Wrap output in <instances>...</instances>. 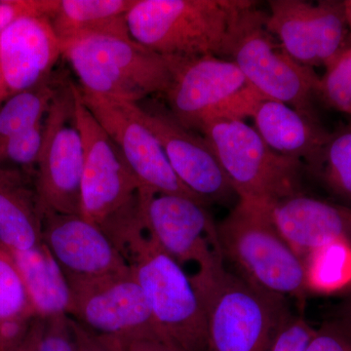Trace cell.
Segmentation results:
<instances>
[{"mask_svg": "<svg viewBox=\"0 0 351 351\" xmlns=\"http://www.w3.org/2000/svg\"><path fill=\"white\" fill-rule=\"evenodd\" d=\"M252 0H136L131 38L168 58L230 57L257 13Z\"/></svg>", "mask_w": 351, "mask_h": 351, "instance_id": "6da1fadb", "label": "cell"}, {"mask_svg": "<svg viewBox=\"0 0 351 351\" xmlns=\"http://www.w3.org/2000/svg\"><path fill=\"white\" fill-rule=\"evenodd\" d=\"M75 123L83 144L82 216L103 230L123 253L143 226L140 184L112 138L83 103L75 84Z\"/></svg>", "mask_w": 351, "mask_h": 351, "instance_id": "7a4b0ae2", "label": "cell"}, {"mask_svg": "<svg viewBox=\"0 0 351 351\" xmlns=\"http://www.w3.org/2000/svg\"><path fill=\"white\" fill-rule=\"evenodd\" d=\"M62 54L90 96L138 104L163 96L172 80L175 58L154 52L131 38L94 34L62 45Z\"/></svg>", "mask_w": 351, "mask_h": 351, "instance_id": "3957f363", "label": "cell"}, {"mask_svg": "<svg viewBox=\"0 0 351 351\" xmlns=\"http://www.w3.org/2000/svg\"><path fill=\"white\" fill-rule=\"evenodd\" d=\"M217 226L225 260L244 280L282 301L302 297L306 265L277 230L269 205L239 199Z\"/></svg>", "mask_w": 351, "mask_h": 351, "instance_id": "277c9868", "label": "cell"}, {"mask_svg": "<svg viewBox=\"0 0 351 351\" xmlns=\"http://www.w3.org/2000/svg\"><path fill=\"white\" fill-rule=\"evenodd\" d=\"M191 279L204 309L208 351H269L288 315L282 300L226 267L197 270Z\"/></svg>", "mask_w": 351, "mask_h": 351, "instance_id": "5b68a950", "label": "cell"}, {"mask_svg": "<svg viewBox=\"0 0 351 351\" xmlns=\"http://www.w3.org/2000/svg\"><path fill=\"white\" fill-rule=\"evenodd\" d=\"M125 257L163 341L179 351H208L204 309L182 265L145 230L129 240Z\"/></svg>", "mask_w": 351, "mask_h": 351, "instance_id": "8992f818", "label": "cell"}, {"mask_svg": "<svg viewBox=\"0 0 351 351\" xmlns=\"http://www.w3.org/2000/svg\"><path fill=\"white\" fill-rule=\"evenodd\" d=\"M199 132L239 199L270 206L301 193L302 162L272 151L243 120H210Z\"/></svg>", "mask_w": 351, "mask_h": 351, "instance_id": "52a82bcc", "label": "cell"}, {"mask_svg": "<svg viewBox=\"0 0 351 351\" xmlns=\"http://www.w3.org/2000/svg\"><path fill=\"white\" fill-rule=\"evenodd\" d=\"M163 97L173 117L191 131L210 120L251 117L265 100L232 60L213 56L175 58Z\"/></svg>", "mask_w": 351, "mask_h": 351, "instance_id": "ba28073f", "label": "cell"}, {"mask_svg": "<svg viewBox=\"0 0 351 351\" xmlns=\"http://www.w3.org/2000/svg\"><path fill=\"white\" fill-rule=\"evenodd\" d=\"M83 144L75 123V83L64 82L45 117L34 184L43 214L82 215Z\"/></svg>", "mask_w": 351, "mask_h": 351, "instance_id": "9c48e42d", "label": "cell"}, {"mask_svg": "<svg viewBox=\"0 0 351 351\" xmlns=\"http://www.w3.org/2000/svg\"><path fill=\"white\" fill-rule=\"evenodd\" d=\"M267 12L258 10L242 32L232 53L249 84L269 100L280 101L307 117L317 119L313 99L320 77L313 68L298 63L267 31Z\"/></svg>", "mask_w": 351, "mask_h": 351, "instance_id": "30bf717a", "label": "cell"}, {"mask_svg": "<svg viewBox=\"0 0 351 351\" xmlns=\"http://www.w3.org/2000/svg\"><path fill=\"white\" fill-rule=\"evenodd\" d=\"M145 232L176 262L195 263L197 270L225 267L218 226L206 204L186 196L140 189Z\"/></svg>", "mask_w": 351, "mask_h": 351, "instance_id": "8fae6325", "label": "cell"}, {"mask_svg": "<svg viewBox=\"0 0 351 351\" xmlns=\"http://www.w3.org/2000/svg\"><path fill=\"white\" fill-rule=\"evenodd\" d=\"M66 278L71 288L69 316L88 331L98 337L158 334L131 267L107 276Z\"/></svg>", "mask_w": 351, "mask_h": 351, "instance_id": "7c38bea8", "label": "cell"}, {"mask_svg": "<svg viewBox=\"0 0 351 351\" xmlns=\"http://www.w3.org/2000/svg\"><path fill=\"white\" fill-rule=\"evenodd\" d=\"M269 7L267 31L304 66L325 68L351 41L345 1L269 0Z\"/></svg>", "mask_w": 351, "mask_h": 351, "instance_id": "4fadbf2b", "label": "cell"}, {"mask_svg": "<svg viewBox=\"0 0 351 351\" xmlns=\"http://www.w3.org/2000/svg\"><path fill=\"white\" fill-rule=\"evenodd\" d=\"M80 94L88 110L119 147L140 189L186 196L206 204L176 176L158 140L143 121L138 104Z\"/></svg>", "mask_w": 351, "mask_h": 351, "instance_id": "5bb4252c", "label": "cell"}, {"mask_svg": "<svg viewBox=\"0 0 351 351\" xmlns=\"http://www.w3.org/2000/svg\"><path fill=\"white\" fill-rule=\"evenodd\" d=\"M138 105L143 121L158 140L176 176L191 193L206 204L228 202L237 195L206 138L184 128L157 101L145 100Z\"/></svg>", "mask_w": 351, "mask_h": 351, "instance_id": "9a60e30c", "label": "cell"}, {"mask_svg": "<svg viewBox=\"0 0 351 351\" xmlns=\"http://www.w3.org/2000/svg\"><path fill=\"white\" fill-rule=\"evenodd\" d=\"M62 45L47 16H25L0 34V105L53 75Z\"/></svg>", "mask_w": 351, "mask_h": 351, "instance_id": "2e32d148", "label": "cell"}, {"mask_svg": "<svg viewBox=\"0 0 351 351\" xmlns=\"http://www.w3.org/2000/svg\"><path fill=\"white\" fill-rule=\"evenodd\" d=\"M43 242L66 277L90 278L130 267L108 235L82 215H44Z\"/></svg>", "mask_w": 351, "mask_h": 351, "instance_id": "e0dca14e", "label": "cell"}, {"mask_svg": "<svg viewBox=\"0 0 351 351\" xmlns=\"http://www.w3.org/2000/svg\"><path fill=\"white\" fill-rule=\"evenodd\" d=\"M269 210L277 230L304 263L313 252L332 242H350L351 208L348 206L301 193L277 201Z\"/></svg>", "mask_w": 351, "mask_h": 351, "instance_id": "ac0fdd59", "label": "cell"}, {"mask_svg": "<svg viewBox=\"0 0 351 351\" xmlns=\"http://www.w3.org/2000/svg\"><path fill=\"white\" fill-rule=\"evenodd\" d=\"M255 130L272 151L306 162L317 173L330 132L317 119L280 101L263 100L252 113Z\"/></svg>", "mask_w": 351, "mask_h": 351, "instance_id": "d6986e66", "label": "cell"}, {"mask_svg": "<svg viewBox=\"0 0 351 351\" xmlns=\"http://www.w3.org/2000/svg\"><path fill=\"white\" fill-rule=\"evenodd\" d=\"M43 219L34 173L0 167V247L25 251L43 244Z\"/></svg>", "mask_w": 351, "mask_h": 351, "instance_id": "ffe728a7", "label": "cell"}, {"mask_svg": "<svg viewBox=\"0 0 351 351\" xmlns=\"http://www.w3.org/2000/svg\"><path fill=\"white\" fill-rule=\"evenodd\" d=\"M136 0H58L49 20L61 45L94 34L131 38L127 16Z\"/></svg>", "mask_w": 351, "mask_h": 351, "instance_id": "44dd1931", "label": "cell"}, {"mask_svg": "<svg viewBox=\"0 0 351 351\" xmlns=\"http://www.w3.org/2000/svg\"><path fill=\"white\" fill-rule=\"evenodd\" d=\"M8 252L17 265L38 318L69 315L68 278L43 242L29 250Z\"/></svg>", "mask_w": 351, "mask_h": 351, "instance_id": "7402d4cb", "label": "cell"}, {"mask_svg": "<svg viewBox=\"0 0 351 351\" xmlns=\"http://www.w3.org/2000/svg\"><path fill=\"white\" fill-rule=\"evenodd\" d=\"M64 80L57 73L40 84L11 96L0 105V145L45 119Z\"/></svg>", "mask_w": 351, "mask_h": 351, "instance_id": "603a6c76", "label": "cell"}, {"mask_svg": "<svg viewBox=\"0 0 351 351\" xmlns=\"http://www.w3.org/2000/svg\"><path fill=\"white\" fill-rule=\"evenodd\" d=\"M307 288L328 293L351 281V243L346 240L313 252L304 261Z\"/></svg>", "mask_w": 351, "mask_h": 351, "instance_id": "cb8c5ba5", "label": "cell"}, {"mask_svg": "<svg viewBox=\"0 0 351 351\" xmlns=\"http://www.w3.org/2000/svg\"><path fill=\"white\" fill-rule=\"evenodd\" d=\"M317 174L351 208V123L330 134Z\"/></svg>", "mask_w": 351, "mask_h": 351, "instance_id": "d4e9b609", "label": "cell"}, {"mask_svg": "<svg viewBox=\"0 0 351 351\" xmlns=\"http://www.w3.org/2000/svg\"><path fill=\"white\" fill-rule=\"evenodd\" d=\"M38 319L29 293L12 256L0 247V324Z\"/></svg>", "mask_w": 351, "mask_h": 351, "instance_id": "484cf974", "label": "cell"}, {"mask_svg": "<svg viewBox=\"0 0 351 351\" xmlns=\"http://www.w3.org/2000/svg\"><path fill=\"white\" fill-rule=\"evenodd\" d=\"M318 98L329 108L351 115V41L339 56L325 66Z\"/></svg>", "mask_w": 351, "mask_h": 351, "instance_id": "4316f807", "label": "cell"}, {"mask_svg": "<svg viewBox=\"0 0 351 351\" xmlns=\"http://www.w3.org/2000/svg\"><path fill=\"white\" fill-rule=\"evenodd\" d=\"M45 131V119L0 145V167L36 173Z\"/></svg>", "mask_w": 351, "mask_h": 351, "instance_id": "83f0119b", "label": "cell"}, {"mask_svg": "<svg viewBox=\"0 0 351 351\" xmlns=\"http://www.w3.org/2000/svg\"><path fill=\"white\" fill-rule=\"evenodd\" d=\"M38 351H78L73 319L69 315L40 319Z\"/></svg>", "mask_w": 351, "mask_h": 351, "instance_id": "f1b7e54d", "label": "cell"}, {"mask_svg": "<svg viewBox=\"0 0 351 351\" xmlns=\"http://www.w3.org/2000/svg\"><path fill=\"white\" fill-rule=\"evenodd\" d=\"M306 351H351V317L324 323L314 332Z\"/></svg>", "mask_w": 351, "mask_h": 351, "instance_id": "f546056e", "label": "cell"}, {"mask_svg": "<svg viewBox=\"0 0 351 351\" xmlns=\"http://www.w3.org/2000/svg\"><path fill=\"white\" fill-rule=\"evenodd\" d=\"M315 332L299 316H286L277 330L269 351H306Z\"/></svg>", "mask_w": 351, "mask_h": 351, "instance_id": "4dcf8cb0", "label": "cell"}, {"mask_svg": "<svg viewBox=\"0 0 351 351\" xmlns=\"http://www.w3.org/2000/svg\"><path fill=\"white\" fill-rule=\"evenodd\" d=\"M98 338L110 351H179L152 332Z\"/></svg>", "mask_w": 351, "mask_h": 351, "instance_id": "1f68e13d", "label": "cell"}, {"mask_svg": "<svg viewBox=\"0 0 351 351\" xmlns=\"http://www.w3.org/2000/svg\"><path fill=\"white\" fill-rule=\"evenodd\" d=\"M57 5L58 0H0V34L21 17H50Z\"/></svg>", "mask_w": 351, "mask_h": 351, "instance_id": "d6a6232c", "label": "cell"}, {"mask_svg": "<svg viewBox=\"0 0 351 351\" xmlns=\"http://www.w3.org/2000/svg\"><path fill=\"white\" fill-rule=\"evenodd\" d=\"M78 351H110L101 339L73 319Z\"/></svg>", "mask_w": 351, "mask_h": 351, "instance_id": "836d02e7", "label": "cell"}, {"mask_svg": "<svg viewBox=\"0 0 351 351\" xmlns=\"http://www.w3.org/2000/svg\"><path fill=\"white\" fill-rule=\"evenodd\" d=\"M39 324H40V319L38 318L24 343L14 351H38Z\"/></svg>", "mask_w": 351, "mask_h": 351, "instance_id": "e575fe53", "label": "cell"}, {"mask_svg": "<svg viewBox=\"0 0 351 351\" xmlns=\"http://www.w3.org/2000/svg\"><path fill=\"white\" fill-rule=\"evenodd\" d=\"M346 20H348V29H350L351 36V0L345 1Z\"/></svg>", "mask_w": 351, "mask_h": 351, "instance_id": "d590c367", "label": "cell"}]
</instances>
